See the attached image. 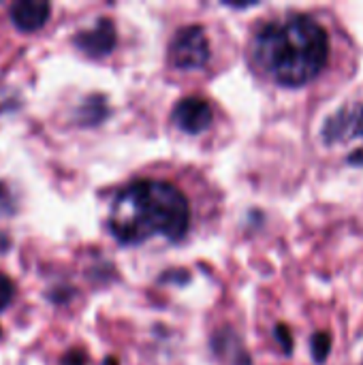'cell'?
<instances>
[{
    "instance_id": "obj_1",
    "label": "cell",
    "mask_w": 363,
    "mask_h": 365,
    "mask_svg": "<svg viewBox=\"0 0 363 365\" xmlns=\"http://www.w3.org/2000/svg\"><path fill=\"white\" fill-rule=\"evenodd\" d=\"M255 60L261 71L282 86H304L325 66L329 38L321 24L306 15L265 24L255 36Z\"/></svg>"
},
{
    "instance_id": "obj_2",
    "label": "cell",
    "mask_w": 363,
    "mask_h": 365,
    "mask_svg": "<svg viewBox=\"0 0 363 365\" xmlns=\"http://www.w3.org/2000/svg\"><path fill=\"white\" fill-rule=\"evenodd\" d=\"M188 225V199L175 186L158 180L126 186L109 210V231L120 244H143L154 235L178 242L186 235Z\"/></svg>"
},
{
    "instance_id": "obj_3",
    "label": "cell",
    "mask_w": 363,
    "mask_h": 365,
    "mask_svg": "<svg viewBox=\"0 0 363 365\" xmlns=\"http://www.w3.org/2000/svg\"><path fill=\"white\" fill-rule=\"evenodd\" d=\"M323 141L347 163L363 165V101L340 107L325 122Z\"/></svg>"
},
{
    "instance_id": "obj_4",
    "label": "cell",
    "mask_w": 363,
    "mask_h": 365,
    "mask_svg": "<svg viewBox=\"0 0 363 365\" xmlns=\"http://www.w3.org/2000/svg\"><path fill=\"white\" fill-rule=\"evenodd\" d=\"M169 60L180 71H195L210 60L208 34L201 26H186L178 30L169 47Z\"/></svg>"
},
{
    "instance_id": "obj_5",
    "label": "cell",
    "mask_w": 363,
    "mask_h": 365,
    "mask_svg": "<svg viewBox=\"0 0 363 365\" xmlns=\"http://www.w3.org/2000/svg\"><path fill=\"white\" fill-rule=\"evenodd\" d=\"M173 122L184 133L199 135L212 124V107L208 101H203L199 96L182 98L178 103V107L173 109Z\"/></svg>"
},
{
    "instance_id": "obj_6",
    "label": "cell",
    "mask_w": 363,
    "mask_h": 365,
    "mask_svg": "<svg viewBox=\"0 0 363 365\" xmlns=\"http://www.w3.org/2000/svg\"><path fill=\"white\" fill-rule=\"evenodd\" d=\"M75 45L92 58L105 56L116 45V28L109 19H98L92 28L77 34Z\"/></svg>"
},
{
    "instance_id": "obj_7",
    "label": "cell",
    "mask_w": 363,
    "mask_h": 365,
    "mask_svg": "<svg viewBox=\"0 0 363 365\" xmlns=\"http://www.w3.org/2000/svg\"><path fill=\"white\" fill-rule=\"evenodd\" d=\"M49 17V4L36 2V0H24L15 2L11 6V21L21 32H34L39 30Z\"/></svg>"
},
{
    "instance_id": "obj_8",
    "label": "cell",
    "mask_w": 363,
    "mask_h": 365,
    "mask_svg": "<svg viewBox=\"0 0 363 365\" xmlns=\"http://www.w3.org/2000/svg\"><path fill=\"white\" fill-rule=\"evenodd\" d=\"M327 353H329V336L327 334H317L312 338V355H315V359L325 361Z\"/></svg>"
},
{
    "instance_id": "obj_9",
    "label": "cell",
    "mask_w": 363,
    "mask_h": 365,
    "mask_svg": "<svg viewBox=\"0 0 363 365\" xmlns=\"http://www.w3.org/2000/svg\"><path fill=\"white\" fill-rule=\"evenodd\" d=\"M13 293H15V289H13V282L9 280V276H4V274H0V312L11 304V299H13Z\"/></svg>"
},
{
    "instance_id": "obj_10",
    "label": "cell",
    "mask_w": 363,
    "mask_h": 365,
    "mask_svg": "<svg viewBox=\"0 0 363 365\" xmlns=\"http://www.w3.org/2000/svg\"><path fill=\"white\" fill-rule=\"evenodd\" d=\"M276 336H278V340H280L282 349H285V351L289 353V351H291V336H289V329L280 325V327L276 329Z\"/></svg>"
},
{
    "instance_id": "obj_11",
    "label": "cell",
    "mask_w": 363,
    "mask_h": 365,
    "mask_svg": "<svg viewBox=\"0 0 363 365\" xmlns=\"http://www.w3.org/2000/svg\"><path fill=\"white\" fill-rule=\"evenodd\" d=\"M83 364H86V359H83V355H81L79 351L68 353V355L64 357V365H83Z\"/></svg>"
},
{
    "instance_id": "obj_12",
    "label": "cell",
    "mask_w": 363,
    "mask_h": 365,
    "mask_svg": "<svg viewBox=\"0 0 363 365\" xmlns=\"http://www.w3.org/2000/svg\"><path fill=\"white\" fill-rule=\"evenodd\" d=\"M107 365H116V361H113V359H109V361H107Z\"/></svg>"
}]
</instances>
